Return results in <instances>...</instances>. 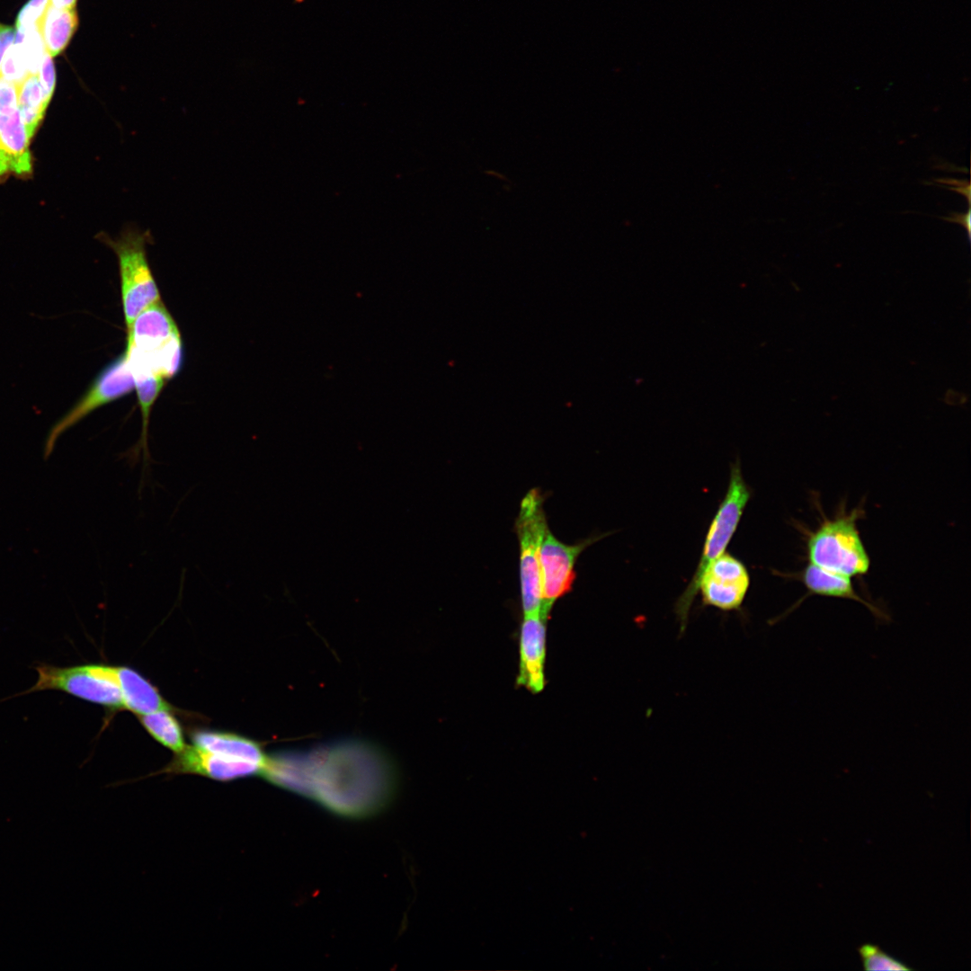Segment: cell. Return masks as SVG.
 <instances>
[{"label":"cell","mask_w":971,"mask_h":971,"mask_svg":"<svg viewBox=\"0 0 971 971\" xmlns=\"http://www.w3.org/2000/svg\"><path fill=\"white\" fill-rule=\"evenodd\" d=\"M28 75L24 59L16 45L13 43L7 49L2 60L0 76L4 79L19 85Z\"/></svg>","instance_id":"obj_23"},{"label":"cell","mask_w":971,"mask_h":971,"mask_svg":"<svg viewBox=\"0 0 971 971\" xmlns=\"http://www.w3.org/2000/svg\"><path fill=\"white\" fill-rule=\"evenodd\" d=\"M79 24L76 9H62L49 5L39 28L46 52L52 58L61 54L68 46Z\"/></svg>","instance_id":"obj_18"},{"label":"cell","mask_w":971,"mask_h":971,"mask_svg":"<svg viewBox=\"0 0 971 971\" xmlns=\"http://www.w3.org/2000/svg\"><path fill=\"white\" fill-rule=\"evenodd\" d=\"M50 0H29L19 11L15 21V29L40 26Z\"/></svg>","instance_id":"obj_24"},{"label":"cell","mask_w":971,"mask_h":971,"mask_svg":"<svg viewBox=\"0 0 971 971\" xmlns=\"http://www.w3.org/2000/svg\"><path fill=\"white\" fill-rule=\"evenodd\" d=\"M193 746L210 753L253 761L264 765L266 754L260 744L237 734L196 730L191 735Z\"/></svg>","instance_id":"obj_16"},{"label":"cell","mask_w":971,"mask_h":971,"mask_svg":"<svg viewBox=\"0 0 971 971\" xmlns=\"http://www.w3.org/2000/svg\"><path fill=\"white\" fill-rule=\"evenodd\" d=\"M14 45L24 59L29 74L37 75L46 49L38 26L15 29Z\"/></svg>","instance_id":"obj_21"},{"label":"cell","mask_w":971,"mask_h":971,"mask_svg":"<svg viewBox=\"0 0 971 971\" xmlns=\"http://www.w3.org/2000/svg\"><path fill=\"white\" fill-rule=\"evenodd\" d=\"M34 669L38 674L35 684L16 696L57 690L109 709L124 708L115 666L85 664L59 667L37 663Z\"/></svg>","instance_id":"obj_5"},{"label":"cell","mask_w":971,"mask_h":971,"mask_svg":"<svg viewBox=\"0 0 971 971\" xmlns=\"http://www.w3.org/2000/svg\"><path fill=\"white\" fill-rule=\"evenodd\" d=\"M18 107L29 138L41 122L47 106L37 75H28L18 85Z\"/></svg>","instance_id":"obj_19"},{"label":"cell","mask_w":971,"mask_h":971,"mask_svg":"<svg viewBox=\"0 0 971 971\" xmlns=\"http://www.w3.org/2000/svg\"><path fill=\"white\" fill-rule=\"evenodd\" d=\"M861 510L825 519L807 539L809 563L849 577L868 573L870 559L857 528Z\"/></svg>","instance_id":"obj_4"},{"label":"cell","mask_w":971,"mask_h":971,"mask_svg":"<svg viewBox=\"0 0 971 971\" xmlns=\"http://www.w3.org/2000/svg\"><path fill=\"white\" fill-rule=\"evenodd\" d=\"M38 74L44 102L48 107L56 86V70L52 57L47 52L44 54Z\"/></svg>","instance_id":"obj_25"},{"label":"cell","mask_w":971,"mask_h":971,"mask_svg":"<svg viewBox=\"0 0 971 971\" xmlns=\"http://www.w3.org/2000/svg\"><path fill=\"white\" fill-rule=\"evenodd\" d=\"M544 498L532 488L522 498L515 522L520 552V586L523 615L539 612L542 607L539 553L549 529L543 508Z\"/></svg>","instance_id":"obj_6"},{"label":"cell","mask_w":971,"mask_h":971,"mask_svg":"<svg viewBox=\"0 0 971 971\" xmlns=\"http://www.w3.org/2000/svg\"><path fill=\"white\" fill-rule=\"evenodd\" d=\"M15 28L0 22V68L7 49L13 44Z\"/></svg>","instance_id":"obj_27"},{"label":"cell","mask_w":971,"mask_h":971,"mask_svg":"<svg viewBox=\"0 0 971 971\" xmlns=\"http://www.w3.org/2000/svg\"><path fill=\"white\" fill-rule=\"evenodd\" d=\"M549 612L526 614L520 632V671L517 683L532 693L545 686L546 623Z\"/></svg>","instance_id":"obj_11"},{"label":"cell","mask_w":971,"mask_h":971,"mask_svg":"<svg viewBox=\"0 0 971 971\" xmlns=\"http://www.w3.org/2000/svg\"><path fill=\"white\" fill-rule=\"evenodd\" d=\"M127 347L151 355L180 334L179 329L161 299L144 309L127 331Z\"/></svg>","instance_id":"obj_13"},{"label":"cell","mask_w":971,"mask_h":971,"mask_svg":"<svg viewBox=\"0 0 971 971\" xmlns=\"http://www.w3.org/2000/svg\"><path fill=\"white\" fill-rule=\"evenodd\" d=\"M751 491L742 475L739 460L732 464L726 495L708 528L697 569L683 592L675 603V614L680 623V632L687 627L690 607L698 594L697 585L707 566L725 553L734 536L744 510L750 499Z\"/></svg>","instance_id":"obj_3"},{"label":"cell","mask_w":971,"mask_h":971,"mask_svg":"<svg viewBox=\"0 0 971 971\" xmlns=\"http://www.w3.org/2000/svg\"><path fill=\"white\" fill-rule=\"evenodd\" d=\"M77 0H50V5L62 9H75Z\"/></svg>","instance_id":"obj_29"},{"label":"cell","mask_w":971,"mask_h":971,"mask_svg":"<svg viewBox=\"0 0 971 971\" xmlns=\"http://www.w3.org/2000/svg\"><path fill=\"white\" fill-rule=\"evenodd\" d=\"M263 764L221 753L186 747L165 768L164 772L198 774L219 781L260 775Z\"/></svg>","instance_id":"obj_10"},{"label":"cell","mask_w":971,"mask_h":971,"mask_svg":"<svg viewBox=\"0 0 971 971\" xmlns=\"http://www.w3.org/2000/svg\"><path fill=\"white\" fill-rule=\"evenodd\" d=\"M169 711V709L157 710L138 715V718L154 739L178 753L186 747V744L178 720Z\"/></svg>","instance_id":"obj_20"},{"label":"cell","mask_w":971,"mask_h":971,"mask_svg":"<svg viewBox=\"0 0 971 971\" xmlns=\"http://www.w3.org/2000/svg\"><path fill=\"white\" fill-rule=\"evenodd\" d=\"M858 952L862 962V967L867 971L912 970V967L905 965V963L895 958L893 956L886 953L877 945L869 943L863 944L858 949Z\"/></svg>","instance_id":"obj_22"},{"label":"cell","mask_w":971,"mask_h":971,"mask_svg":"<svg viewBox=\"0 0 971 971\" xmlns=\"http://www.w3.org/2000/svg\"><path fill=\"white\" fill-rule=\"evenodd\" d=\"M97 238L116 254L119 263L121 299L127 331L136 317L147 307L160 300V294L147 257L149 231L131 227L115 239L104 233Z\"/></svg>","instance_id":"obj_2"},{"label":"cell","mask_w":971,"mask_h":971,"mask_svg":"<svg viewBox=\"0 0 971 971\" xmlns=\"http://www.w3.org/2000/svg\"><path fill=\"white\" fill-rule=\"evenodd\" d=\"M262 777L347 818L380 812L393 798L397 784L396 766L388 753L372 742L352 737L308 750L274 752L267 755Z\"/></svg>","instance_id":"obj_1"},{"label":"cell","mask_w":971,"mask_h":971,"mask_svg":"<svg viewBox=\"0 0 971 971\" xmlns=\"http://www.w3.org/2000/svg\"><path fill=\"white\" fill-rule=\"evenodd\" d=\"M18 107V85L0 76V111H9Z\"/></svg>","instance_id":"obj_26"},{"label":"cell","mask_w":971,"mask_h":971,"mask_svg":"<svg viewBox=\"0 0 971 971\" xmlns=\"http://www.w3.org/2000/svg\"><path fill=\"white\" fill-rule=\"evenodd\" d=\"M952 217L953 218H946L945 219H947L949 221L962 224L966 227V229H967V233L969 235L970 234V212L967 211V214H955Z\"/></svg>","instance_id":"obj_28"},{"label":"cell","mask_w":971,"mask_h":971,"mask_svg":"<svg viewBox=\"0 0 971 971\" xmlns=\"http://www.w3.org/2000/svg\"><path fill=\"white\" fill-rule=\"evenodd\" d=\"M800 580L809 594L851 600L864 605L879 622L890 620L889 615L875 603L859 595L851 577L837 574L809 563L803 570Z\"/></svg>","instance_id":"obj_14"},{"label":"cell","mask_w":971,"mask_h":971,"mask_svg":"<svg viewBox=\"0 0 971 971\" xmlns=\"http://www.w3.org/2000/svg\"><path fill=\"white\" fill-rule=\"evenodd\" d=\"M131 374L134 379V385L137 390L138 405L142 416V429L140 439L138 443L133 448L129 449L128 452H125L123 454V457H128V459H129V461H132L133 459L138 458L139 452L142 450L143 469L141 485H143L145 481V477L147 476L146 472L149 471V467L151 465V456L147 444L149 417L151 414L152 406L156 402V398L158 397L161 390L163 389L165 379L158 375L152 373L134 371L131 372Z\"/></svg>","instance_id":"obj_17"},{"label":"cell","mask_w":971,"mask_h":971,"mask_svg":"<svg viewBox=\"0 0 971 971\" xmlns=\"http://www.w3.org/2000/svg\"><path fill=\"white\" fill-rule=\"evenodd\" d=\"M123 706L133 713L145 715L173 708L140 673L126 666H115Z\"/></svg>","instance_id":"obj_15"},{"label":"cell","mask_w":971,"mask_h":971,"mask_svg":"<svg viewBox=\"0 0 971 971\" xmlns=\"http://www.w3.org/2000/svg\"><path fill=\"white\" fill-rule=\"evenodd\" d=\"M29 141L19 108L0 111V180L31 174Z\"/></svg>","instance_id":"obj_12"},{"label":"cell","mask_w":971,"mask_h":971,"mask_svg":"<svg viewBox=\"0 0 971 971\" xmlns=\"http://www.w3.org/2000/svg\"><path fill=\"white\" fill-rule=\"evenodd\" d=\"M135 388L125 353L114 359L96 376L87 390L49 429L44 443L43 456L52 453L58 439L97 408L119 399Z\"/></svg>","instance_id":"obj_7"},{"label":"cell","mask_w":971,"mask_h":971,"mask_svg":"<svg viewBox=\"0 0 971 971\" xmlns=\"http://www.w3.org/2000/svg\"><path fill=\"white\" fill-rule=\"evenodd\" d=\"M606 536L601 534L569 545L557 539L549 529L547 530L539 553L542 610L549 612L554 603L569 592L576 577L575 566L578 557Z\"/></svg>","instance_id":"obj_8"},{"label":"cell","mask_w":971,"mask_h":971,"mask_svg":"<svg viewBox=\"0 0 971 971\" xmlns=\"http://www.w3.org/2000/svg\"><path fill=\"white\" fill-rule=\"evenodd\" d=\"M749 585L750 576L744 564L729 553H723L707 566L697 590L704 605L731 611L740 610Z\"/></svg>","instance_id":"obj_9"}]
</instances>
